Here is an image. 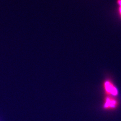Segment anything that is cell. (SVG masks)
<instances>
[{
  "mask_svg": "<svg viewBox=\"0 0 121 121\" xmlns=\"http://www.w3.org/2000/svg\"><path fill=\"white\" fill-rule=\"evenodd\" d=\"M119 105V100L117 98L107 95L104 99L103 107L105 109L112 110L117 108Z\"/></svg>",
  "mask_w": 121,
  "mask_h": 121,
  "instance_id": "2",
  "label": "cell"
},
{
  "mask_svg": "<svg viewBox=\"0 0 121 121\" xmlns=\"http://www.w3.org/2000/svg\"><path fill=\"white\" fill-rule=\"evenodd\" d=\"M117 4L118 5V12L121 18V0H117Z\"/></svg>",
  "mask_w": 121,
  "mask_h": 121,
  "instance_id": "3",
  "label": "cell"
},
{
  "mask_svg": "<svg viewBox=\"0 0 121 121\" xmlns=\"http://www.w3.org/2000/svg\"><path fill=\"white\" fill-rule=\"evenodd\" d=\"M104 87L105 93L108 95L116 97L119 95L118 88L112 80L109 78L106 80L104 82Z\"/></svg>",
  "mask_w": 121,
  "mask_h": 121,
  "instance_id": "1",
  "label": "cell"
}]
</instances>
